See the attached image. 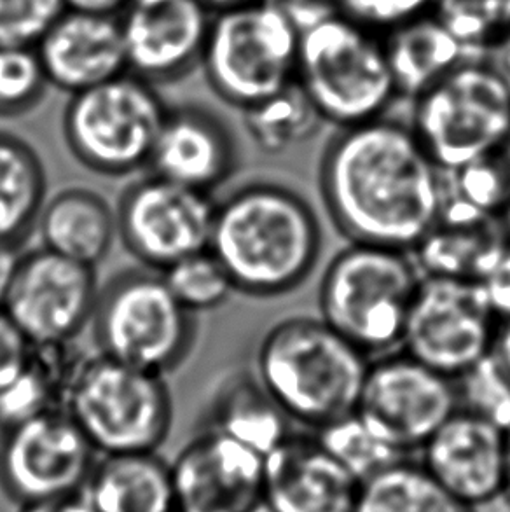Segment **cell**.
<instances>
[{
    "label": "cell",
    "mask_w": 510,
    "mask_h": 512,
    "mask_svg": "<svg viewBox=\"0 0 510 512\" xmlns=\"http://www.w3.org/2000/svg\"><path fill=\"white\" fill-rule=\"evenodd\" d=\"M97 450L65 409L0 430V490L32 506L83 493Z\"/></svg>",
    "instance_id": "obj_11"
},
{
    "label": "cell",
    "mask_w": 510,
    "mask_h": 512,
    "mask_svg": "<svg viewBox=\"0 0 510 512\" xmlns=\"http://www.w3.org/2000/svg\"><path fill=\"white\" fill-rule=\"evenodd\" d=\"M498 322L477 282L423 277L400 350L456 380L493 352Z\"/></svg>",
    "instance_id": "obj_12"
},
{
    "label": "cell",
    "mask_w": 510,
    "mask_h": 512,
    "mask_svg": "<svg viewBox=\"0 0 510 512\" xmlns=\"http://www.w3.org/2000/svg\"><path fill=\"white\" fill-rule=\"evenodd\" d=\"M353 512H477L449 495L421 464L402 458L362 481Z\"/></svg>",
    "instance_id": "obj_30"
},
{
    "label": "cell",
    "mask_w": 510,
    "mask_h": 512,
    "mask_svg": "<svg viewBox=\"0 0 510 512\" xmlns=\"http://www.w3.org/2000/svg\"><path fill=\"white\" fill-rule=\"evenodd\" d=\"M421 278L411 252L352 242L322 277L320 317L367 357L393 352Z\"/></svg>",
    "instance_id": "obj_5"
},
{
    "label": "cell",
    "mask_w": 510,
    "mask_h": 512,
    "mask_svg": "<svg viewBox=\"0 0 510 512\" xmlns=\"http://www.w3.org/2000/svg\"><path fill=\"white\" fill-rule=\"evenodd\" d=\"M315 436L360 483L406 458L383 441L357 413L315 430Z\"/></svg>",
    "instance_id": "obj_32"
},
{
    "label": "cell",
    "mask_w": 510,
    "mask_h": 512,
    "mask_svg": "<svg viewBox=\"0 0 510 512\" xmlns=\"http://www.w3.org/2000/svg\"><path fill=\"white\" fill-rule=\"evenodd\" d=\"M334 11L374 34H386L406 21L434 11L435 0H332Z\"/></svg>",
    "instance_id": "obj_38"
},
{
    "label": "cell",
    "mask_w": 510,
    "mask_h": 512,
    "mask_svg": "<svg viewBox=\"0 0 510 512\" xmlns=\"http://www.w3.org/2000/svg\"><path fill=\"white\" fill-rule=\"evenodd\" d=\"M179 512H255L262 507L264 455L203 429L172 464Z\"/></svg>",
    "instance_id": "obj_17"
},
{
    "label": "cell",
    "mask_w": 510,
    "mask_h": 512,
    "mask_svg": "<svg viewBox=\"0 0 510 512\" xmlns=\"http://www.w3.org/2000/svg\"><path fill=\"white\" fill-rule=\"evenodd\" d=\"M37 229L44 249L97 268L118 238V217L102 194L69 187L44 203Z\"/></svg>",
    "instance_id": "obj_22"
},
{
    "label": "cell",
    "mask_w": 510,
    "mask_h": 512,
    "mask_svg": "<svg viewBox=\"0 0 510 512\" xmlns=\"http://www.w3.org/2000/svg\"><path fill=\"white\" fill-rule=\"evenodd\" d=\"M46 168L27 140L0 132V243L20 249L46 203Z\"/></svg>",
    "instance_id": "obj_28"
},
{
    "label": "cell",
    "mask_w": 510,
    "mask_h": 512,
    "mask_svg": "<svg viewBox=\"0 0 510 512\" xmlns=\"http://www.w3.org/2000/svg\"><path fill=\"white\" fill-rule=\"evenodd\" d=\"M413 100L409 126L442 172L510 149V90L483 56H470Z\"/></svg>",
    "instance_id": "obj_8"
},
{
    "label": "cell",
    "mask_w": 510,
    "mask_h": 512,
    "mask_svg": "<svg viewBox=\"0 0 510 512\" xmlns=\"http://www.w3.org/2000/svg\"><path fill=\"white\" fill-rule=\"evenodd\" d=\"M65 11V0H0V46L37 48Z\"/></svg>",
    "instance_id": "obj_37"
},
{
    "label": "cell",
    "mask_w": 510,
    "mask_h": 512,
    "mask_svg": "<svg viewBox=\"0 0 510 512\" xmlns=\"http://www.w3.org/2000/svg\"><path fill=\"white\" fill-rule=\"evenodd\" d=\"M458 408L455 380L400 350L369 362L355 413L407 455L421 450Z\"/></svg>",
    "instance_id": "obj_13"
},
{
    "label": "cell",
    "mask_w": 510,
    "mask_h": 512,
    "mask_svg": "<svg viewBox=\"0 0 510 512\" xmlns=\"http://www.w3.org/2000/svg\"><path fill=\"white\" fill-rule=\"evenodd\" d=\"M505 495L510 499V427L507 429V488Z\"/></svg>",
    "instance_id": "obj_48"
},
{
    "label": "cell",
    "mask_w": 510,
    "mask_h": 512,
    "mask_svg": "<svg viewBox=\"0 0 510 512\" xmlns=\"http://www.w3.org/2000/svg\"><path fill=\"white\" fill-rule=\"evenodd\" d=\"M318 182L350 242L411 252L441 217L444 172L411 126L385 116L339 128L322 154Z\"/></svg>",
    "instance_id": "obj_1"
},
{
    "label": "cell",
    "mask_w": 510,
    "mask_h": 512,
    "mask_svg": "<svg viewBox=\"0 0 510 512\" xmlns=\"http://www.w3.org/2000/svg\"><path fill=\"white\" fill-rule=\"evenodd\" d=\"M498 320L510 319V242L477 282Z\"/></svg>",
    "instance_id": "obj_39"
},
{
    "label": "cell",
    "mask_w": 510,
    "mask_h": 512,
    "mask_svg": "<svg viewBox=\"0 0 510 512\" xmlns=\"http://www.w3.org/2000/svg\"><path fill=\"white\" fill-rule=\"evenodd\" d=\"M369 357L322 317H289L264 334L255 374L290 422L322 429L359 406Z\"/></svg>",
    "instance_id": "obj_3"
},
{
    "label": "cell",
    "mask_w": 510,
    "mask_h": 512,
    "mask_svg": "<svg viewBox=\"0 0 510 512\" xmlns=\"http://www.w3.org/2000/svg\"><path fill=\"white\" fill-rule=\"evenodd\" d=\"M65 411L98 455L158 453L172 430L165 376L100 353L84 362Z\"/></svg>",
    "instance_id": "obj_9"
},
{
    "label": "cell",
    "mask_w": 510,
    "mask_h": 512,
    "mask_svg": "<svg viewBox=\"0 0 510 512\" xmlns=\"http://www.w3.org/2000/svg\"><path fill=\"white\" fill-rule=\"evenodd\" d=\"M236 165L238 147L226 123L200 105H180L168 109L147 168L180 186L212 194Z\"/></svg>",
    "instance_id": "obj_20"
},
{
    "label": "cell",
    "mask_w": 510,
    "mask_h": 512,
    "mask_svg": "<svg viewBox=\"0 0 510 512\" xmlns=\"http://www.w3.org/2000/svg\"><path fill=\"white\" fill-rule=\"evenodd\" d=\"M359 479L315 434H292L264 457L262 507L268 512H353Z\"/></svg>",
    "instance_id": "obj_19"
},
{
    "label": "cell",
    "mask_w": 510,
    "mask_h": 512,
    "mask_svg": "<svg viewBox=\"0 0 510 512\" xmlns=\"http://www.w3.org/2000/svg\"><path fill=\"white\" fill-rule=\"evenodd\" d=\"M20 512H97L91 507L83 493L63 497V499L49 500L41 504L23 506Z\"/></svg>",
    "instance_id": "obj_43"
},
{
    "label": "cell",
    "mask_w": 510,
    "mask_h": 512,
    "mask_svg": "<svg viewBox=\"0 0 510 512\" xmlns=\"http://www.w3.org/2000/svg\"><path fill=\"white\" fill-rule=\"evenodd\" d=\"M48 86L35 48L0 46V118H20L34 111Z\"/></svg>",
    "instance_id": "obj_35"
},
{
    "label": "cell",
    "mask_w": 510,
    "mask_h": 512,
    "mask_svg": "<svg viewBox=\"0 0 510 512\" xmlns=\"http://www.w3.org/2000/svg\"><path fill=\"white\" fill-rule=\"evenodd\" d=\"M242 112L250 140L266 154H282L301 146L325 123L297 81Z\"/></svg>",
    "instance_id": "obj_31"
},
{
    "label": "cell",
    "mask_w": 510,
    "mask_h": 512,
    "mask_svg": "<svg viewBox=\"0 0 510 512\" xmlns=\"http://www.w3.org/2000/svg\"><path fill=\"white\" fill-rule=\"evenodd\" d=\"M168 109L154 84L125 72L70 95L63 137L84 168L123 177L149 167Z\"/></svg>",
    "instance_id": "obj_10"
},
{
    "label": "cell",
    "mask_w": 510,
    "mask_h": 512,
    "mask_svg": "<svg viewBox=\"0 0 510 512\" xmlns=\"http://www.w3.org/2000/svg\"><path fill=\"white\" fill-rule=\"evenodd\" d=\"M483 58L502 77L510 90V30L484 49Z\"/></svg>",
    "instance_id": "obj_41"
},
{
    "label": "cell",
    "mask_w": 510,
    "mask_h": 512,
    "mask_svg": "<svg viewBox=\"0 0 510 512\" xmlns=\"http://www.w3.org/2000/svg\"><path fill=\"white\" fill-rule=\"evenodd\" d=\"M98 292L95 268L42 247L21 254L2 312L30 345L65 343L91 324Z\"/></svg>",
    "instance_id": "obj_15"
},
{
    "label": "cell",
    "mask_w": 510,
    "mask_h": 512,
    "mask_svg": "<svg viewBox=\"0 0 510 512\" xmlns=\"http://www.w3.org/2000/svg\"><path fill=\"white\" fill-rule=\"evenodd\" d=\"M21 252L11 245L0 243V310L4 308L7 294L11 291L16 270L20 264Z\"/></svg>",
    "instance_id": "obj_42"
},
{
    "label": "cell",
    "mask_w": 510,
    "mask_h": 512,
    "mask_svg": "<svg viewBox=\"0 0 510 512\" xmlns=\"http://www.w3.org/2000/svg\"><path fill=\"white\" fill-rule=\"evenodd\" d=\"M214 13L201 0H130L119 14L126 65L147 83H172L200 65Z\"/></svg>",
    "instance_id": "obj_16"
},
{
    "label": "cell",
    "mask_w": 510,
    "mask_h": 512,
    "mask_svg": "<svg viewBox=\"0 0 510 512\" xmlns=\"http://www.w3.org/2000/svg\"><path fill=\"white\" fill-rule=\"evenodd\" d=\"M35 51L49 86L70 95L128 72L119 16L67 9Z\"/></svg>",
    "instance_id": "obj_21"
},
{
    "label": "cell",
    "mask_w": 510,
    "mask_h": 512,
    "mask_svg": "<svg viewBox=\"0 0 510 512\" xmlns=\"http://www.w3.org/2000/svg\"><path fill=\"white\" fill-rule=\"evenodd\" d=\"M399 97L416 98L474 55L434 13L381 35Z\"/></svg>",
    "instance_id": "obj_23"
},
{
    "label": "cell",
    "mask_w": 510,
    "mask_h": 512,
    "mask_svg": "<svg viewBox=\"0 0 510 512\" xmlns=\"http://www.w3.org/2000/svg\"><path fill=\"white\" fill-rule=\"evenodd\" d=\"M420 464L439 485L472 509L504 497L507 430L458 408L427 443Z\"/></svg>",
    "instance_id": "obj_18"
},
{
    "label": "cell",
    "mask_w": 510,
    "mask_h": 512,
    "mask_svg": "<svg viewBox=\"0 0 510 512\" xmlns=\"http://www.w3.org/2000/svg\"><path fill=\"white\" fill-rule=\"evenodd\" d=\"M208 249L236 292L273 298L294 291L315 270L322 229L308 200L275 182H252L215 205Z\"/></svg>",
    "instance_id": "obj_2"
},
{
    "label": "cell",
    "mask_w": 510,
    "mask_h": 512,
    "mask_svg": "<svg viewBox=\"0 0 510 512\" xmlns=\"http://www.w3.org/2000/svg\"><path fill=\"white\" fill-rule=\"evenodd\" d=\"M83 495L97 512H179L172 464L158 453L100 455Z\"/></svg>",
    "instance_id": "obj_24"
},
{
    "label": "cell",
    "mask_w": 510,
    "mask_h": 512,
    "mask_svg": "<svg viewBox=\"0 0 510 512\" xmlns=\"http://www.w3.org/2000/svg\"><path fill=\"white\" fill-rule=\"evenodd\" d=\"M32 345L0 310V390L18 376L28 359Z\"/></svg>",
    "instance_id": "obj_40"
},
{
    "label": "cell",
    "mask_w": 510,
    "mask_h": 512,
    "mask_svg": "<svg viewBox=\"0 0 510 512\" xmlns=\"http://www.w3.org/2000/svg\"><path fill=\"white\" fill-rule=\"evenodd\" d=\"M128 4H130V0H65V6L70 11L109 14V16H119L125 11Z\"/></svg>",
    "instance_id": "obj_45"
},
{
    "label": "cell",
    "mask_w": 510,
    "mask_h": 512,
    "mask_svg": "<svg viewBox=\"0 0 510 512\" xmlns=\"http://www.w3.org/2000/svg\"><path fill=\"white\" fill-rule=\"evenodd\" d=\"M201 2H203L212 13H219V11H226V9H231V7L249 4V2H254V0H201Z\"/></svg>",
    "instance_id": "obj_47"
},
{
    "label": "cell",
    "mask_w": 510,
    "mask_h": 512,
    "mask_svg": "<svg viewBox=\"0 0 510 512\" xmlns=\"http://www.w3.org/2000/svg\"><path fill=\"white\" fill-rule=\"evenodd\" d=\"M493 355L504 367L505 373L510 378V319L500 320L498 322L497 336H495V345H493Z\"/></svg>",
    "instance_id": "obj_46"
},
{
    "label": "cell",
    "mask_w": 510,
    "mask_h": 512,
    "mask_svg": "<svg viewBox=\"0 0 510 512\" xmlns=\"http://www.w3.org/2000/svg\"><path fill=\"white\" fill-rule=\"evenodd\" d=\"M434 13L474 55L510 30V0H435Z\"/></svg>",
    "instance_id": "obj_34"
},
{
    "label": "cell",
    "mask_w": 510,
    "mask_h": 512,
    "mask_svg": "<svg viewBox=\"0 0 510 512\" xmlns=\"http://www.w3.org/2000/svg\"><path fill=\"white\" fill-rule=\"evenodd\" d=\"M301 27L280 0L214 13L201 65L217 97L240 111L296 81Z\"/></svg>",
    "instance_id": "obj_6"
},
{
    "label": "cell",
    "mask_w": 510,
    "mask_h": 512,
    "mask_svg": "<svg viewBox=\"0 0 510 512\" xmlns=\"http://www.w3.org/2000/svg\"><path fill=\"white\" fill-rule=\"evenodd\" d=\"M509 215L510 149L444 172L439 221H497Z\"/></svg>",
    "instance_id": "obj_29"
},
{
    "label": "cell",
    "mask_w": 510,
    "mask_h": 512,
    "mask_svg": "<svg viewBox=\"0 0 510 512\" xmlns=\"http://www.w3.org/2000/svg\"><path fill=\"white\" fill-rule=\"evenodd\" d=\"M86 359L76 340L32 345L23 369L0 390V430L65 409Z\"/></svg>",
    "instance_id": "obj_25"
},
{
    "label": "cell",
    "mask_w": 510,
    "mask_h": 512,
    "mask_svg": "<svg viewBox=\"0 0 510 512\" xmlns=\"http://www.w3.org/2000/svg\"><path fill=\"white\" fill-rule=\"evenodd\" d=\"M161 275L180 305L194 315L219 308L236 292L228 271L210 249L180 259Z\"/></svg>",
    "instance_id": "obj_33"
},
{
    "label": "cell",
    "mask_w": 510,
    "mask_h": 512,
    "mask_svg": "<svg viewBox=\"0 0 510 512\" xmlns=\"http://www.w3.org/2000/svg\"><path fill=\"white\" fill-rule=\"evenodd\" d=\"M91 326L100 355L159 376L184 366L198 340L196 315L149 268L114 275L98 292Z\"/></svg>",
    "instance_id": "obj_7"
},
{
    "label": "cell",
    "mask_w": 510,
    "mask_h": 512,
    "mask_svg": "<svg viewBox=\"0 0 510 512\" xmlns=\"http://www.w3.org/2000/svg\"><path fill=\"white\" fill-rule=\"evenodd\" d=\"M296 81L338 128L383 118L399 98L381 35L338 11L301 27Z\"/></svg>",
    "instance_id": "obj_4"
},
{
    "label": "cell",
    "mask_w": 510,
    "mask_h": 512,
    "mask_svg": "<svg viewBox=\"0 0 510 512\" xmlns=\"http://www.w3.org/2000/svg\"><path fill=\"white\" fill-rule=\"evenodd\" d=\"M510 242L509 219L437 221L411 250L421 277L479 282Z\"/></svg>",
    "instance_id": "obj_26"
},
{
    "label": "cell",
    "mask_w": 510,
    "mask_h": 512,
    "mask_svg": "<svg viewBox=\"0 0 510 512\" xmlns=\"http://www.w3.org/2000/svg\"><path fill=\"white\" fill-rule=\"evenodd\" d=\"M215 205L212 194L151 173L119 196L118 236L144 268L163 271L208 249Z\"/></svg>",
    "instance_id": "obj_14"
},
{
    "label": "cell",
    "mask_w": 510,
    "mask_h": 512,
    "mask_svg": "<svg viewBox=\"0 0 510 512\" xmlns=\"http://www.w3.org/2000/svg\"><path fill=\"white\" fill-rule=\"evenodd\" d=\"M280 2L294 14L299 27H303L304 23L317 18L320 14L334 11L332 0H280Z\"/></svg>",
    "instance_id": "obj_44"
},
{
    "label": "cell",
    "mask_w": 510,
    "mask_h": 512,
    "mask_svg": "<svg viewBox=\"0 0 510 512\" xmlns=\"http://www.w3.org/2000/svg\"><path fill=\"white\" fill-rule=\"evenodd\" d=\"M455 383L460 408L509 429L510 378L493 353L458 376Z\"/></svg>",
    "instance_id": "obj_36"
},
{
    "label": "cell",
    "mask_w": 510,
    "mask_h": 512,
    "mask_svg": "<svg viewBox=\"0 0 510 512\" xmlns=\"http://www.w3.org/2000/svg\"><path fill=\"white\" fill-rule=\"evenodd\" d=\"M289 423L257 374L242 369L219 383L205 427L233 437L266 457L289 436Z\"/></svg>",
    "instance_id": "obj_27"
}]
</instances>
